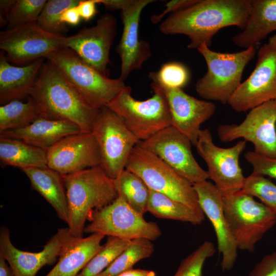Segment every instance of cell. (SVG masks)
Returning <instances> with one entry per match:
<instances>
[{"instance_id":"obj_1","label":"cell","mask_w":276,"mask_h":276,"mask_svg":"<svg viewBox=\"0 0 276 276\" xmlns=\"http://www.w3.org/2000/svg\"><path fill=\"white\" fill-rule=\"evenodd\" d=\"M251 0H197L191 6L170 14L159 26L165 35L182 34L197 49L203 43L210 47L214 35L221 29L236 26L243 30Z\"/></svg>"},{"instance_id":"obj_2","label":"cell","mask_w":276,"mask_h":276,"mask_svg":"<svg viewBox=\"0 0 276 276\" xmlns=\"http://www.w3.org/2000/svg\"><path fill=\"white\" fill-rule=\"evenodd\" d=\"M42 117L69 121L91 131L99 110L89 105L58 69L44 62L30 96Z\"/></svg>"},{"instance_id":"obj_3","label":"cell","mask_w":276,"mask_h":276,"mask_svg":"<svg viewBox=\"0 0 276 276\" xmlns=\"http://www.w3.org/2000/svg\"><path fill=\"white\" fill-rule=\"evenodd\" d=\"M62 175L67 201L68 228L73 236L81 237L93 211L118 197L114 179L100 166Z\"/></svg>"},{"instance_id":"obj_4","label":"cell","mask_w":276,"mask_h":276,"mask_svg":"<svg viewBox=\"0 0 276 276\" xmlns=\"http://www.w3.org/2000/svg\"><path fill=\"white\" fill-rule=\"evenodd\" d=\"M44 58L62 74L84 100L99 110L126 86L120 77L111 79L83 60L68 48L55 51Z\"/></svg>"},{"instance_id":"obj_5","label":"cell","mask_w":276,"mask_h":276,"mask_svg":"<svg viewBox=\"0 0 276 276\" xmlns=\"http://www.w3.org/2000/svg\"><path fill=\"white\" fill-rule=\"evenodd\" d=\"M197 50L207 65L206 73L196 83L197 94L205 100L227 104L241 83L245 66L255 57V48L233 53H221L203 43Z\"/></svg>"},{"instance_id":"obj_6","label":"cell","mask_w":276,"mask_h":276,"mask_svg":"<svg viewBox=\"0 0 276 276\" xmlns=\"http://www.w3.org/2000/svg\"><path fill=\"white\" fill-rule=\"evenodd\" d=\"M153 95L141 101L131 96V89L126 86L106 106L119 116L128 129L140 141L151 137L171 126L168 105L158 84L152 81Z\"/></svg>"},{"instance_id":"obj_7","label":"cell","mask_w":276,"mask_h":276,"mask_svg":"<svg viewBox=\"0 0 276 276\" xmlns=\"http://www.w3.org/2000/svg\"><path fill=\"white\" fill-rule=\"evenodd\" d=\"M125 169L139 176L150 190L167 196L204 215L193 183L139 144L132 149Z\"/></svg>"},{"instance_id":"obj_8","label":"cell","mask_w":276,"mask_h":276,"mask_svg":"<svg viewBox=\"0 0 276 276\" xmlns=\"http://www.w3.org/2000/svg\"><path fill=\"white\" fill-rule=\"evenodd\" d=\"M224 215L238 249L254 252L256 244L276 224V212L240 191L223 196Z\"/></svg>"},{"instance_id":"obj_9","label":"cell","mask_w":276,"mask_h":276,"mask_svg":"<svg viewBox=\"0 0 276 276\" xmlns=\"http://www.w3.org/2000/svg\"><path fill=\"white\" fill-rule=\"evenodd\" d=\"M91 131L99 147L100 166L114 179L125 169L132 149L141 141L122 119L107 107L99 110Z\"/></svg>"},{"instance_id":"obj_10","label":"cell","mask_w":276,"mask_h":276,"mask_svg":"<svg viewBox=\"0 0 276 276\" xmlns=\"http://www.w3.org/2000/svg\"><path fill=\"white\" fill-rule=\"evenodd\" d=\"M88 220L89 223L85 226L84 233L128 240L144 238L152 241L162 235L157 223L146 220L119 196L110 204L93 211Z\"/></svg>"},{"instance_id":"obj_11","label":"cell","mask_w":276,"mask_h":276,"mask_svg":"<svg viewBox=\"0 0 276 276\" xmlns=\"http://www.w3.org/2000/svg\"><path fill=\"white\" fill-rule=\"evenodd\" d=\"M246 141L241 140L229 148L216 145L208 129H201L195 146L198 155L207 165L211 179L222 196L242 190L245 177L239 165V157L246 147Z\"/></svg>"},{"instance_id":"obj_12","label":"cell","mask_w":276,"mask_h":276,"mask_svg":"<svg viewBox=\"0 0 276 276\" xmlns=\"http://www.w3.org/2000/svg\"><path fill=\"white\" fill-rule=\"evenodd\" d=\"M63 48H67L66 36L47 32L36 22L0 33L1 50L10 63L17 65L30 64Z\"/></svg>"},{"instance_id":"obj_13","label":"cell","mask_w":276,"mask_h":276,"mask_svg":"<svg viewBox=\"0 0 276 276\" xmlns=\"http://www.w3.org/2000/svg\"><path fill=\"white\" fill-rule=\"evenodd\" d=\"M217 132L222 142L243 138L254 145L255 152L276 158V100L252 108L239 124L219 125Z\"/></svg>"},{"instance_id":"obj_14","label":"cell","mask_w":276,"mask_h":276,"mask_svg":"<svg viewBox=\"0 0 276 276\" xmlns=\"http://www.w3.org/2000/svg\"><path fill=\"white\" fill-rule=\"evenodd\" d=\"M272 100H276V49L266 43L257 52L254 71L227 104L236 111L246 112Z\"/></svg>"},{"instance_id":"obj_15","label":"cell","mask_w":276,"mask_h":276,"mask_svg":"<svg viewBox=\"0 0 276 276\" xmlns=\"http://www.w3.org/2000/svg\"><path fill=\"white\" fill-rule=\"evenodd\" d=\"M138 144L154 154L193 184L209 179L206 171L200 167L193 155L190 140L172 126Z\"/></svg>"},{"instance_id":"obj_16","label":"cell","mask_w":276,"mask_h":276,"mask_svg":"<svg viewBox=\"0 0 276 276\" xmlns=\"http://www.w3.org/2000/svg\"><path fill=\"white\" fill-rule=\"evenodd\" d=\"M47 165L61 175L100 166L99 147L93 132L67 135L47 150Z\"/></svg>"},{"instance_id":"obj_17","label":"cell","mask_w":276,"mask_h":276,"mask_svg":"<svg viewBox=\"0 0 276 276\" xmlns=\"http://www.w3.org/2000/svg\"><path fill=\"white\" fill-rule=\"evenodd\" d=\"M117 33V21L110 13L101 16L93 26L66 36L67 48L107 76L109 52Z\"/></svg>"},{"instance_id":"obj_18","label":"cell","mask_w":276,"mask_h":276,"mask_svg":"<svg viewBox=\"0 0 276 276\" xmlns=\"http://www.w3.org/2000/svg\"><path fill=\"white\" fill-rule=\"evenodd\" d=\"M73 236L68 228H59L39 252H29L15 247L6 226L0 231V256L8 262L16 276H36L44 266L52 265L59 258L64 245Z\"/></svg>"},{"instance_id":"obj_19","label":"cell","mask_w":276,"mask_h":276,"mask_svg":"<svg viewBox=\"0 0 276 276\" xmlns=\"http://www.w3.org/2000/svg\"><path fill=\"white\" fill-rule=\"evenodd\" d=\"M153 0H125L120 10L123 24L122 35L116 51L121 61L120 78L124 81L134 70L142 68L151 55L150 43L139 37L140 16Z\"/></svg>"},{"instance_id":"obj_20","label":"cell","mask_w":276,"mask_h":276,"mask_svg":"<svg viewBox=\"0 0 276 276\" xmlns=\"http://www.w3.org/2000/svg\"><path fill=\"white\" fill-rule=\"evenodd\" d=\"M157 83L164 93L168 105L171 126L187 136L195 146L201 125L215 113V104L191 96L182 88L167 87Z\"/></svg>"},{"instance_id":"obj_21","label":"cell","mask_w":276,"mask_h":276,"mask_svg":"<svg viewBox=\"0 0 276 276\" xmlns=\"http://www.w3.org/2000/svg\"><path fill=\"white\" fill-rule=\"evenodd\" d=\"M193 185L199 205L214 229L218 250L222 255L221 269L230 270L236 262L238 247L224 215L223 196L215 185L207 180Z\"/></svg>"},{"instance_id":"obj_22","label":"cell","mask_w":276,"mask_h":276,"mask_svg":"<svg viewBox=\"0 0 276 276\" xmlns=\"http://www.w3.org/2000/svg\"><path fill=\"white\" fill-rule=\"evenodd\" d=\"M43 59L24 65L10 63L2 51L0 54V104L21 100L30 96L37 79Z\"/></svg>"},{"instance_id":"obj_23","label":"cell","mask_w":276,"mask_h":276,"mask_svg":"<svg viewBox=\"0 0 276 276\" xmlns=\"http://www.w3.org/2000/svg\"><path fill=\"white\" fill-rule=\"evenodd\" d=\"M81 131L69 121L40 117L24 127L1 132L0 135L48 150L63 137Z\"/></svg>"},{"instance_id":"obj_24","label":"cell","mask_w":276,"mask_h":276,"mask_svg":"<svg viewBox=\"0 0 276 276\" xmlns=\"http://www.w3.org/2000/svg\"><path fill=\"white\" fill-rule=\"evenodd\" d=\"M105 235L94 233L86 237L72 236L64 245L58 261L45 276H77L100 250Z\"/></svg>"},{"instance_id":"obj_25","label":"cell","mask_w":276,"mask_h":276,"mask_svg":"<svg viewBox=\"0 0 276 276\" xmlns=\"http://www.w3.org/2000/svg\"><path fill=\"white\" fill-rule=\"evenodd\" d=\"M275 30L276 0H251L246 26L233 37V41L240 47L255 48Z\"/></svg>"},{"instance_id":"obj_26","label":"cell","mask_w":276,"mask_h":276,"mask_svg":"<svg viewBox=\"0 0 276 276\" xmlns=\"http://www.w3.org/2000/svg\"><path fill=\"white\" fill-rule=\"evenodd\" d=\"M21 170L28 176L32 188L48 202L58 217L67 224L68 206L62 175L48 167Z\"/></svg>"},{"instance_id":"obj_27","label":"cell","mask_w":276,"mask_h":276,"mask_svg":"<svg viewBox=\"0 0 276 276\" xmlns=\"http://www.w3.org/2000/svg\"><path fill=\"white\" fill-rule=\"evenodd\" d=\"M47 150L20 140L0 135V159L7 166L22 170L47 168Z\"/></svg>"},{"instance_id":"obj_28","label":"cell","mask_w":276,"mask_h":276,"mask_svg":"<svg viewBox=\"0 0 276 276\" xmlns=\"http://www.w3.org/2000/svg\"><path fill=\"white\" fill-rule=\"evenodd\" d=\"M147 211L155 217L200 224L204 219L201 214L190 206L150 190Z\"/></svg>"},{"instance_id":"obj_29","label":"cell","mask_w":276,"mask_h":276,"mask_svg":"<svg viewBox=\"0 0 276 276\" xmlns=\"http://www.w3.org/2000/svg\"><path fill=\"white\" fill-rule=\"evenodd\" d=\"M118 196L142 215L147 212L150 190L134 173L125 169L114 179Z\"/></svg>"},{"instance_id":"obj_30","label":"cell","mask_w":276,"mask_h":276,"mask_svg":"<svg viewBox=\"0 0 276 276\" xmlns=\"http://www.w3.org/2000/svg\"><path fill=\"white\" fill-rule=\"evenodd\" d=\"M42 117L33 99L26 102L13 100L0 106V133L24 127Z\"/></svg>"},{"instance_id":"obj_31","label":"cell","mask_w":276,"mask_h":276,"mask_svg":"<svg viewBox=\"0 0 276 276\" xmlns=\"http://www.w3.org/2000/svg\"><path fill=\"white\" fill-rule=\"evenodd\" d=\"M154 251L152 241L144 238L131 240L129 245L98 276H116L130 270L140 260L150 257Z\"/></svg>"},{"instance_id":"obj_32","label":"cell","mask_w":276,"mask_h":276,"mask_svg":"<svg viewBox=\"0 0 276 276\" xmlns=\"http://www.w3.org/2000/svg\"><path fill=\"white\" fill-rule=\"evenodd\" d=\"M131 240L108 236L106 243L77 276H98L129 245Z\"/></svg>"},{"instance_id":"obj_33","label":"cell","mask_w":276,"mask_h":276,"mask_svg":"<svg viewBox=\"0 0 276 276\" xmlns=\"http://www.w3.org/2000/svg\"><path fill=\"white\" fill-rule=\"evenodd\" d=\"M80 1H47L36 21L37 25L47 32L63 35L68 31V28L61 21V14L66 9L77 6Z\"/></svg>"},{"instance_id":"obj_34","label":"cell","mask_w":276,"mask_h":276,"mask_svg":"<svg viewBox=\"0 0 276 276\" xmlns=\"http://www.w3.org/2000/svg\"><path fill=\"white\" fill-rule=\"evenodd\" d=\"M47 0H15L6 30L36 22Z\"/></svg>"},{"instance_id":"obj_35","label":"cell","mask_w":276,"mask_h":276,"mask_svg":"<svg viewBox=\"0 0 276 276\" xmlns=\"http://www.w3.org/2000/svg\"><path fill=\"white\" fill-rule=\"evenodd\" d=\"M241 191L259 198L276 212V185L265 176L251 173L245 177Z\"/></svg>"},{"instance_id":"obj_36","label":"cell","mask_w":276,"mask_h":276,"mask_svg":"<svg viewBox=\"0 0 276 276\" xmlns=\"http://www.w3.org/2000/svg\"><path fill=\"white\" fill-rule=\"evenodd\" d=\"M149 77L164 86L182 88L188 83L190 74L184 64L174 61L163 64L157 72H150Z\"/></svg>"},{"instance_id":"obj_37","label":"cell","mask_w":276,"mask_h":276,"mask_svg":"<svg viewBox=\"0 0 276 276\" xmlns=\"http://www.w3.org/2000/svg\"><path fill=\"white\" fill-rule=\"evenodd\" d=\"M215 252L214 244L204 241L181 261L173 276H202L206 260Z\"/></svg>"},{"instance_id":"obj_38","label":"cell","mask_w":276,"mask_h":276,"mask_svg":"<svg viewBox=\"0 0 276 276\" xmlns=\"http://www.w3.org/2000/svg\"><path fill=\"white\" fill-rule=\"evenodd\" d=\"M244 157L252 167V173L276 179V158L269 157L254 151H248Z\"/></svg>"},{"instance_id":"obj_39","label":"cell","mask_w":276,"mask_h":276,"mask_svg":"<svg viewBox=\"0 0 276 276\" xmlns=\"http://www.w3.org/2000/svg\"><path fill=\"white\" fill-rule=\"evenodd\" d=\"M248 276H276V251L265 256Z\"/></svg>"},{"instance_id":"obj_40","label":"cell","mask_w":276,"mask_h":276,"mask_svg":"<svg viewBox=\"0 0 276 276\" xmlns=\"http://www.w3.org/2000/svg\"><path fill=\"white\" fill-rule=\"evenodd\" d=\"M197 0H172L167 2L166 9L158 15L151 17V21L154 24L162 22L163 18L167 14H171L179 10L187 8L193 5Z\"/></svg>"},{"instance_id":"obj_41","label":"cell","mask_w":276,"mask_h":276,"mask_svg":"<svg viewBox=\"0 0 276 276\" xmlns=\"http://www.w3.org/2000/svg\"><path fill=\"white\" fill-rule=\"evenodd\" d=\"M99 0H80L77 8L81 19L89 21L93 18L97 12V5Z\"/></svg>"},{"instance_id":"obj_42","label":"cell","mask_w":276,"mask_h":276,"mask_svg":"<svg viewBox=\"0 0 276 276\" xmlns=\"http://www.w3.org/2000/svg\"><path fill=\"white\" fill-rule=\"evenodd\" d=\"M81 19L77 6L68 8L65 10L61 16V20L65 24L76 26Z\"/></svg>"},{"instance_id":"obj_43","label":"cell","mask_w":276,"mask_h":276,"mask_svg":"<svg viewBox=\"0 0 276 276\" xmlns=\"http://www.w3.org/2000/svg\"><path fill=\"white\" fill-rule=\"evenodd\" d=\"M15 0L0 1V22L1 26H7L12 8Z\"/></svg>"},{"instance_id":"obj_44","label":"cell","mask_w":276,"mask_h":276,"mask_svg":"<svg viewBox=\"0 0 276 276\" xmlns=\"http://www.w3.org/2000/svg\"><path fill=\"white\" fill-rule=\"evenodd\" d=\"M154 271L143 269H131L116 276H155Z\"/></svg>"},{"instance_id":"obj_45","label":"cell","mask_w":276,"mask_h":276,"mask_svg":"<svg viewBox=\"0 0 276 276\" xmlns=\"http://www.w3.org/2000/svg\"><path fill=\"white\" fill-rule=\"evenodd\" d=\"M6 261V260L0 256V276H16L12 268Z\"/></svg>"},{"instance_id":"obj_46","label":"cell","mask_w":276,"mask_h":276,"mask_svg":"<svg viewBox=\"0 0 276 276\" xmlns=\"http://www.w3.org/2000/svg\"><path fill=\"white\" fill-rule=\"evenodd\" d=\"M271 47L276 49V35L271 36L267 43Z\"/></svg>"}]
</instances>
